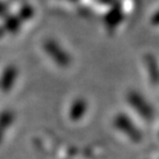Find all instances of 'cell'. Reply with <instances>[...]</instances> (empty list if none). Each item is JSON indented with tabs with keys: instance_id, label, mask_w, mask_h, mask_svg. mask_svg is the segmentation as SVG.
<instances>
[{
	"instance_id": "5",
	"label": "cell",
	"mask_w": 159,
	"mask_h": 159,
	"mask_svg": "<svg viewBox=\"0 0 159 159\" xmlns=\"http://www.w3.org/2000/svg\"><path fill=\"white\" fill-rule=\"evenodd\" d=\"M153 22H154V23L156 24V25H159V12H157V14L154 16Z\"/></svg>"
},
{
	"instance_id": "1",
	"label": "cell",
	"mask_w": 159,
	"mask_h": 159,
	"mask_svg": "<svg viewBox=\"0 0 159 159\" xmlns=\"http://www.w3.org/2000/svg\"><path fill=\"white\" fill-rule=\"evenodd\" d=\"M128 102L132 109L145 120H152L154 117V110L144 96L138 92H131L128 95Z\"/></svg>"
},
{
	"instance_id": "4",
	"label": "cell",
	"mask_w": 159,
	"mask_h": 159,
	"mask_svg": "<svg viewBox=\"0 0 159 159\" xmlns=\"http://www.w3.org/2000/svg\"><path fill=\"white\" fill-rule=\"evenodd\" d=\"M87 102L83 99H77L74 103L71 104L70 111V118L72 120H80L83 116L85 115L86 111H87Z\"/></svg>"
},
{
	"instance_id": "3",
	"label": "cell",
	"mask_w": 159,
	"mask_h": 159,
	"mask_svg": "<svg viewBox=\"0 0 159 159\" xmlns=\"http://www.w3.org/2000/svg\"><path fill=\"white\" fill-rule=\"evenodd\" d=\"M44 48H46V52L51 56L53 61L60 66H68V64L70 63L71 58L69 54L54 39L48 41Z\"/></svg>"
},
{
	"instance_id": "2",
	"label": "cell",
	"mask_w": 159,
	"mask_h": 159,
	"mask_svg": "<svg viewBox=\"0 0 159 159\" xmlns=\"http://www.w3.org/2000/svg\"><path fill=\"white\" fill-rule=\"evenodd\" d=\"M115 126L117 129H119L121 132L124 133L127 138H129L131 141L139 142L142 139V134L139 132V129L132 122L128 116L124 114H119L115 118Z\"/></svg>"
}]
</instances>
